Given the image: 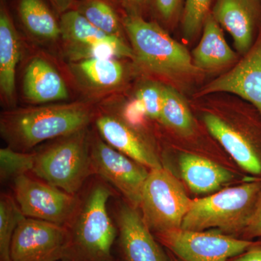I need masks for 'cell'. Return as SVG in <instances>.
Masks as SVG:
<instances>
[{"label": "cell", "mask_w": 261, "mask_h": 261, "mask_svg": "<svg viewBox=\"0 0 261 261\" xmlns=\"http://www.w3.org/2000/svg\"><path fill=\"white\" fill-rule=\"evenodd\" d=\"M121 118L130 126L139 128L144 124L147 117L140 101L135 97L125 105Z\"/></svg>", "instance_id": "4dcf8cb0"}, {"label": "cell", "mask_w": 261, "mask_h": 261, "mask_svg": "<svg viewBox=\"0 0 261 261\" xmlns=\"http://www.w3.org/2000/svg\"><path fill=\"white\" fill-rule=\"evenodd\" d=\"M245 240L261 238V195L253 216L243 233Z\"/></svg>", "instance_id": "1f68e13d"}, {"label": "cell", "mask_w": 261, "mask_h": 261, "mask_svg": "<svg viewBox=\"0 0 261 261\" xmlns=\"http://www.w3.org/2000/svg\"><path fill=\"white\" fill-rule=\"evenodd\" d=\"M189 101L209 133L239 166L261 179L260 111L231 94H211Z\"/></svg>", "instance_id": "7a4b0ae2"}, {"label": "cell", "mask_w": 261, "mask_h": 261, "mask_svg": "<svg viewBox=\"0 0 261 261\" xmlns=\"http://www.w3.org/2000/svg\"><path fill=\"white\" fill-rule=\"evenodd\" d=\"M13 188L15 201L25 217L67 226L80 205L75 195L27 174L15 178Z\"/></svg>", "instance_id": "ba28073f"}, {"label": "cell", "mask_w": 261, "mask_h": 261, "mask_svg": "<svg viewBox=\"0 0 261 261\" xmlns=\"http://www.w3.org/2000/svg\"><path fill=\"white\" fill-rule=\"evenodd\" d=\"M18 13L24 27L42 40H56L61 37L60 23L42 0H20Z\"/></svg>", "instance_id": "7402d4cb"}, {"label": "cell", "mask_w": 261, "mask_h": 261, "mask_svg": "<svg viewBox=\"0 0 261 261\" xmlns=\"http://www.w3.org/2000/svg\"><path fill=\"white\" fill-rule=\"evenodd\" d=\"M91 156L94 173L116 187L130 205L140 207L142 190L149 170L99 137L92 138Z\"/></svg>", "instance_id": "8fae6325"}, {"label": "cell", "mask_w": 261, "mask_h": 261, "mask_svg": "<svg viewBox=\"0 0 261 261\" xmlns=\"http://www.w3.org/2000/svg\"><path fill=\"white\" fill-rule=\"evenodd\" d=\"M136 92L135 97L140 101L145 110L147 118L159 121L162 111L163 84L147 80Z\"/></svg>", "instance_id": "f546056e"}, {"label": "cell", "mask_w": 261, "mask_h": 261, "mask_svg": "<svg viewBox=\"0 0 261 261\" xmlns=\"http://www.w3.org/2000/svg\"><path fill=\"white\" fill-rule=\"evenodd\" d=\"M185 0H149L152 20L171 34L179 29Z\"/></svg>", "instance_id": "83f0119b"}, {"label": "cell", "mask_w": 261, "mask_h": 261, "mask_svg": "<svg viewBox=\"0 0 261 261\" xmlns=\"http://www.w3.org/2000/svg\"><path fill=\"white\" fill-rule=\"evenodd\" d=\"M134 62L147 80L172 87L188 98L208 81L194 65L191 51L154 20L139 15L122 18Z\"/></svg>", "instance_id": "6da1fadb"}, {"label": "cell", "mask_w": 261, "mask_h": 261, "mask_svg": "<svg viewBox=\"0 0 261 261\" xmlns=\"http://www.w3.org/2000/svg\"><path fill=\"white\" fill-rule=\"evenodd\" d=\"M192 201L181 181L168 168L149 170L140 205L149 229L156 233L181 228Z\"/></svg>", "instance_id": "52a82bcc"}, {"label": "cell", "mask_w": 261, "mask_h": 261, "mask_svg": "<svg viewBox=\"0 0 261 261\" xmlns=\"http://www.w3.org/2000/svg\"><path fill=\"white\" fill-rule=\"evenodd\" d=\"M159 121L181 137L195 135L197 123L189 98L168 86L163 88V107Z\"/></svg>", "instance_id": "ffe728a7"}, {"label": "cell", "mask_w": 261, "mask_h": 261, "mask_svg": "<svg viewBox=\"0 0 261 261\" xmlns=\"http://www.w3.org/2000/svg\"><path fill=\"white\" fill-rule=\"evenodd\" d=\"M60 25L65 47L99 42L116 43L124 40L123 38L109 35L99 30L77 10H68L63 13Z\"/></svg>", "instance_id": "603a6c76"}, {"label": "cell", "mask_w": 261, "mask_h": 261, "mask_svg": "<svg viewBox=\"0 0 261 261\" xmlns=\"http://www.w3.org/2000/svg\"><path fill=\"white\" fill-rule=\"evenodd\" d=\"M194 65L214 79L226 73L240 61L241 56L228 45L224 29L210 13L206 18L202 35L191 51Z\"/></svg>", "instance_id": "2e32d148"}, {"label": "cell", "mask_w": 261, "mask_h": 261, "mask_svg": "<svg viewBox=\"0 0 261 261\" xmlns=\"http://www.w3.org/2000/svg\"><path fill=\"white\" fill-rule=\"evenodd\" d=\"M94 117L88 102L44 105L6 111L0 132L8 147L27 152L43 142L87 128Z\"/></svg>", "instance_id": "3957f363"}, {"label": "cell", "mask_w": 261, "mask_h": 261, "mask_svg": "<svg viewBox=\"0 0 261 261\" xmlns=\"http://www.w3.org/2000/svg\"><path fill=\"white\" fill-rule=\"evenodd\" d=\"M211 13L232 37L235 51L246 55L261 32V0H214Z\"/></svg>", "instance_id": "4fadbf2b"}, {"label": "cell", "mask_w": 261, "mask_h": 261, "mask_svg": "<svg viewBox=\"0 0 261 261\" xmlns=\"http://www.w3.org/2000/svg\"><path fill=\"white\" fill-rule=\"evenodd\" d=\"M15 199L2 195L0 200V261H11L10 247L19 221L23 217Z\"/></svg>", "instance_id": "4316f807"}, {"label": "cell", "mask_w": 261, "mask_h": 261, "mask_svg": "<svg viewBox=\"0 0 261 261\" xmlns=\"http://www.w3.org/2000/svg\"><path fill=\"white\" fill-rule=\"evenodd\" d=\"M77 11L102 32L123 38L124 30L116 10L103 0H82L77 6Z\"/></svg>", "instance_id": "cb8c5ba5"}, {"label": "cell", "mask_w": 261, "mask_h": 261, "mask_svg": "<svg viewBox=\"0 0 261 261\" xmlns=\"http://www.w3.org/2000/svg\"><path fill=\"white\" fill-rule=\"evenodd\" d=\"M103 140L110 146L149 170L162 167L153 146L138 130L121 118L105 115L96 121Z\"/></svg>", "instance_id": "9a60e30c"}, {"label": "cell", "mask_w": 261, "mask_h": 261, "mask_svg": "<svg viewBox=\"0 0 261 261\" xmlns=\"http://www.w3.org/2000/svg\"><path fill=\"white\" fill-rule=\"evenodd\" d=\"M111 190L96 184L80 201L73 219L66 226L68 244L65 258L70 261H113L111 250L116 228L108 212Z\"/></svg>", "instance_id": "277c9868"}, {"label": "cell", "mask_w": 261, "mask_h": 261, "mask_svg": "<svg viewBox=\"0 0 261 261\" xmlns=\"http://www.w3.org/2000/svg\"><path fill=\"white\" fill-rule=\"evenodd\" d=\"M65 53L70 61L78 62L94 58H128L134 61L133 49L124 40L119 42H99L95 44L65 47Z\"/></svg>", "instance_id": "484cf974"}, {"label": "cell", "mask_w": 261, "mask_h": 261, "mask_svg": "<svg viewBox=\"0 0 261 261\" xmlns=\"http://www.w3.org/2000/svg\"><path fill=\"white\" fill-rule=\"evenodd\" d=\"M172 261H179V260H178L177 259L175 258V257H173Z\"/></svg>", "instance_id": "d590c367"}, {"label": "cell", "mask_w": 261, "mask_h": 261, "mask_svg": "<svg viewBox=\"0 0 261 261\" xmlns=\"http://www.w3.org/2000/svg\"><path fill=\"white\" fill-rule=\"evenodd\" d=\"M233 261H261V242L254 243Z\"/></svg>", "instance_id": "836d02e7"}, {"label": "cell", "mask_w": 261, "mask_h": 261, "mask_svg": "<svg viewBox=\"0 0 261 261\" xmlns=\"http://www.w3.org/2000/svg\"><path fill=\"white\" fill-rule=\"evenodd\" d=\"M260 195L261 179L254 178L253 181L192 200L181 228L201 231L218 228L226 233H243Z\"/></svg>", "instance_id": "5b68a950"}, {"label": "cell", "mask_w": 261, "mask_h": 261, "mask_svg": "<svg viewBox=\"0 0 261 261\" xmlns=\"http://www.w3.org/2000/svg\"><path fill=\"white\" fill-rule=\"evenodd\" d=\"M120 245L126 261H167L137 207L122 205L117 214Z\"/></svg>", "instance_id": "5bb4252c"}, {"label": "cell", "mask_w": 261, "mask_h": 261, "mask_svg": "<svg viewBox=\"0 0 261 261\" xmlns=\"http://www.w3.org/2000/svg\"><path fill=\"white\" fill-rule=\"evenodd\" d=\"M51 2L58 11L63 13L68 11L73 4V0H51Z\"/></svg>", "instance_id": "e575fe53"}, {"label": "cell", "mask_w": 261, "mask_h": 261, "mask_svg": "<svg viewBox=\"0 0 261 261\" xmlns=\"http://www.w3.org/2000/svg\"><path fill=\"white\" fill-rule=\"evenodd\" d=\"M216 93L238 96L261 113V32L251 49L233 68L206 82L190 98Z\"/></svg>", "instance_id": "7c38bea8"}, {"label": "cell", "mask_w": 261, "mask_h": 261, "mask_svg": "<svg viewBox=\"0 0 261 261\" xmlns=\"http://www.w3.org/2000/svg\"><path fill=\"white\" fill-rule=\"evenodd\" d=\"M68 229L42 220L23 216L15 228L11 261H56L65 258Z\"/></svg>", "instance_id": "30bf717a"}, {"label": "cell", "mask_w": 261, "mask_h": 261, "mask_svg": "<svg viewBox=\"0 0 261 261\" xmlns=\"http://www.w3.org/2000/svg\"><path fill=\"white\" fill-rule=\"evenodd\" d=\"M21 45L18 32L5 4L0 8V91L8 105L15 102V72L20 59Z\"/></svg>", "instance_id": "ac0fdd59"}, {"label": "cell", "mask_w": 261, "mask_h": 261, "mask_svg": "<svg viewBox=\"0 0 261 261\" xmlns=\"http://www.w3.org/2000/svg\"><path fill=\"white\" fill-rule=\"evenodd\" d=\"M214 0H185L179 25L182 43L193 45L200 40L206 18L211 12Z\"/></svg>", "instance_id": "d4e9b609"}, {"label": "cell", "mask_w": 261, "mask_h": 261, "mask_svg": "<svg viewBox=\"0 0 261 261\" xmlns=\"http://www.w3.org/2000/svg\"><path fill=\"white\" fill-rule=\"evenodd\" d=\"M155 236L158 241L183 261H227L255 243L214 231L181 228L156 232Z\"/></svg>", "instance_id": "9c48e42d"}, {"label": "cell", "mask_w": 261, "mask_h": 261, "mask_svg": "<svg viewBox=\"0 0 261 261\" xmlns=\"http://www.w3.org/2000/svg\"><path fill=\"white\" fill-rule=\"evenodd\" d=\"M127 15H139L145 18L148 12L149 0H120Z\"/></svg>", "instance_id": "d6a6232c"}, {"label": "cell", "mask_w": 261, "mask_h": 261, "mask_svg": "<svg viewBox=\"0 0 261 261\" xmlns=\"http://www.w3.org/2000/svg\"><path fill=\"white\" fill-rule=\"evenodd\" d=\"M87 128L57 139L56 142L35 152L32 172L49 185L75 195L94 173Z\"/></svg>", "instance_id": "8992f818"}, {"label": "cell", "mask_w": 261, "mask_h": 261, "mask_svg": "<svg viewBox=\"0 0 261 261\" xmlns=\"http://www.w3.org/2000/svg\"><path fill=\"white\" fill-rule=\"evenodd\" d=\"M178 162L182 178L197 195L217 191L233 178L226 168L197 154L182 153Z\"/></svg>", "instance_id": "d6986e66"}, {"label": "cell", "mask_w": 261, "mask_h": 261, "mask_svg": "<svg viewBox=\"0 0 261 261\" xmlns=\"http://www.w3.org/2000/svg\"><path fill=\"white\" fill-rule=\"evenodd\" d=\"M23 90L27 100L38 104L60 102L68 97L61 75L50 63L39 57L32 60L25 68Z\"/></svg>", "instance_id": "e0dca14e"}, {"label": "cell", "mask_w": 261, "mask_h": 261, "mask_svg": "<svg viewBox=\"0 0 261 261\" xmlns=\"http://www.w3.org/2000/svg\"><path fill=\"white\" fill-rule=\"evenodd\" d=\"M73 68L81 79L95 89L118 87L126 76L124 66L113 58H94L75 62Z\"/></svg>", "instance_id": "44dd1931"}, {"label": "cell", "mask_w": 261, "mask_h": 261, "mask_svg": "<svg viewBox=\"0 0 261 261\" xmlns=\"http://www.w3.org/2000/svg\"><path fill=\"white\" fill-rule=\"evenodd\" d=\"M35 152H21L8 147L0 149V176L2 180L18 177L32 172Z\"/></svg>", "instance_id": "f1b7e54d"}]
</instances>
